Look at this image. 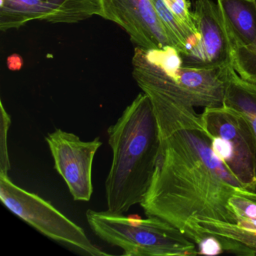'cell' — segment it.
Masks as SVG:
<instances>
[{
  "label": "cell",
  "instance_id": "cell-1",
  "mask_svg": "<svg viewBox=\"0 0 256 256\" xmlns=\"http://www.w3.org/2000/svg\"><path fill=\"white\" fill-rule=\"evenodd\" d=\"M140 88L150 98L160 134L155 172L140 203L146 216L184 234L196 218L236 223L229 200L244 188L212 152L200 114L160 91Z\"/></svg>",
  "mask_w": 256,
  "mask_h": 256
},
{
  "label": "cell",
  "instance_id": "cell-2",
  "mask_svg": "<svg viewBox=\"0 0 256 256\" xmlns=\"http://www.w3.org/2000/svg\"><path fill=\"white\" fill-rule=\"evenodd\" d=\"M107 133L112 151L106 181L108 210L124 214L143 202L155 172L160 134L150 97L139 94Z\"/></svg>",
  "mask_w": 256,
  "mask_h": 256
},
{
  "label": "cell",
  "instance_id": "cell-3",
  "mask_svg": "<svg viewBox=\"0 0 256 256\" xmlns=\"http://www.w3.org/2000/svg\"><path fill=\"white\" fill-rule=\"evenodd\" d=\"M132 66V76L139 88H152L192 107L223 106V68L184 66L180 53L175 48L148 50L137 47Z\"/></svg>",
  "mask_w": 256,
  "mask_h": 256
},
{
  "label": "cell",
  "instance_id": "cell-4",
  "mask_svg": "<svg viewBox=\"0 0 256 256\" xmlns=\"http://www.w3.org/2000/svg\"><path fill=\"white\" fill-rule=\"evenodd\" d=\"M126 216L109 210H88L86 221L94 234L126 256H190L197 246L182 232L155 216Z\"/></svg>",
  "mask_w": 256,
  "mask_h": 256
},
{
  "label": "cell",
  "instance_id": "cell-5",
  "mask_svg": "<svg viewBox=\"0 0 256 256\" xmlns=\"http://www.w3.org/2000/svg\"><path fill=\"white\" fill-rule=\"evenodd\" d=\"M200 119L211 149L242 188L256 192V145L244 118L224 106L208 108Z\"/></svg>",
  "mask_w": 256,
  "mask_h": 256
},
{
  "label": "cell",
  "instance_id": "cell-6",
  "mask_svg": "<svg viewBox=\"0 0 256 256\" xmlns=\"http://www.w3.org/2000/svg\"><path fill=\"white\" fill-rule=\"evenodd\" d=\"M0 200L14 215L50 239L90 256H110L94 245L82 227L50 202L16 185L8 175L0 174Z\"/></svg>",
  "mask_w": 256,
  "mask_h": 256
},
{
  "label": "cell",
  "instance_id": "cell-7",
  "mask_svg": "<svg viewBox=\"0 0 256 256\" xmlns=\"http://www.w3.org/2000/svg\"><path fill=\"white\" fill-rule=\"evenodd\" d=\"M193 14L199 40L188 53L180 54L182 66L198 70H222L233 66L238 46L218 4L197 0Z\"/></svg>",
  "mask_w": 256,
  "mask_h": 256
},
{
  "label": "cell",
  "instance_id": "cell-8",
  "mask_svg": "<svg viewBox=\"0 0 256 256\" xmlns=\"http://www.w3.org/2000/svg\"><path fill=\"white\" fill-rule=\"evenodd\" d=\"M54 168L62 176L76 202H88L94 192L92 163L102 145L100 137L83 142L74 133L56 128L46 136Z\"/></svg>",
  "mask_w": 256,
  "mask_h": 256
},
{
  "label": "cell",
  "instance_id": "cell-9",
  "mask_svg": "<svg viewBox=\"0 0 256 256\" xmlns=\"http://www.w3.org/2000/svg\"><path fill=\"white\" fill-rule=\"evenodd\" d=\"M100 13L98 0H1L0 30L20 29L34 20L77 24Z\"/></svg>",
  "mask_w": 256,
  "mask_h": 256
},
{
  "label": "cell",
  "instance_id": "cell-10",
  "mask_svg": "<svg viewBox=\"0 0 256 256\" xmlns=\"http://www.w3.org/2000/svg\"><path fill=\"white\" fill-rule=\"evenodd\" d=\"M98 2L101 8L100 17L121 26L137 47L148 50L174 47L151 0H98Z\"/></svg>",
  "mask_w": 256,
  "mask_h": 256
},
{
  "label": "cell",
  "instance_id": "cell-11",
  "mask_svg": "<svg viewBox=\"0 0 256 256\" xmlns=\"http://www.w3.org/2000/svg\"><path fill=\"white\" fill-rule=\"evenodd\" d=\"M194 232L214 235L221 244L224 252L238 256H256V230L236 223L206 218H196L188 222L185 235Z\"/></svg>",
  "mask_w": 256,
  "mask_h": 256
},
{
  "label": "cell",
  "instance_id": "cell-12",
  "mask_svg": "<svg viewBox=\"0 0 256 256\" xmlns=\"http://www.w3.org/2000/svg\"><path fill=\"white\" fill-rule=\"evenodd\" d=\"M223 106L238 112L246 122L256 145V84L242 78L233 66L223 68Z\"/></svg>",
  "mask_w": 256,
  "mask_h": 256
},
{
  "label": "cell",
  "instance_id": "cell-13",
  "mask_svg": "<svg viewBox=\"0 0 256 256\" xmlns=\"http://www.w3.org/2000/svg\"><path fill=\"white\" fill-rule=\"evenodd\" d=\"M217 4L234 36L236 48L253 43L256 38V0H217Z\"/></svg>",
  "mask_w": 256,
  "mask_h": 256
},
{
  "label": "cell",
  "instance_id": "cell-14",
  "mask_svg": "<svg viewBox=\"0 0 256 256\" xmlns=\"http://www.w3.org/2000/svg\"><path fill=\"white\" fill-rule=\"evenodd\" d=\"M233 67L242 78L256 84V38L251 44L235 49Z\"/></svg>",
  "mask_w": 256,
  "mask_h": 256
},
{
  "label": "cell",
  "instance_id": "cell-15",
  "mask_svg": "<svg viewBox=\"0 0 256 256\" xmlns=\"http://www.w3.org/2000/svg\"><path fill=\"white\" fill-rule=\"evenodd\" d=\"M176 20L199 40V34L194 22V14L190 11L187 0H163Z\"/></svg>",
  "mask_w": 256,
  "mask_h": 256
},
{
  "label": "cell",
  "instance_id": "cell-16",
  "mask_svg": "<svg viewBox=\"0 0 256 256\" xmlns=\"http://www.w3.org/2000/svg\"><path fill=\"white\" fill-rule=\"evenodd\" d=\"M1 133H0V174L8 175L11 169L8 151V133L11 126L12 118L1 101Z\"/></svg>",
  "mask_w": 256,
  "mask_h": 256
},
{
  "label": "cell",
  "instance_id": "cell-17",
  "mask_svg": "<svg viewBox=\"0 0 256 256\" xmlns=\"http://www.w3.org/2000/svg\"><path fill=\"white\" fill-rule=\"evenodd\" d=\"M6 64L8 70L11 71H18L23 67L24 60L20 55L14 54L7 58Z\"/></svg>",
  "mask_w": 256,
  "mask_h": 256
}]
</instances>
